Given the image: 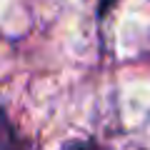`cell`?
I'll use <instances>...</instances> for the list:
<instances>
[{
	"label": "cell",
	"instance_id": "cell-1",
	"mask_svg": "<svg viewBox=\"0 0 150 150\" xmlns=\"http://www.w3.org/2000/svg\"><path fill=\"white\" fill-rule=\"evenodd\" d=\"M60 150H108V148L93 143V140H70V143H65Z\"/></svg>",
	"mask_w": 150,
	"mask_h": 150
}]
</instances>
